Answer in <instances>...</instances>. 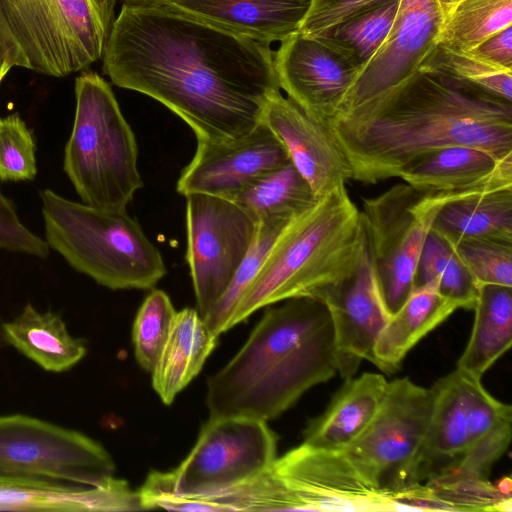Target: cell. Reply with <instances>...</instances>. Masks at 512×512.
Masks as SVG:
<instances>
[{
    "instance_id": "1",
    "label": "cell",
    "mask_w": 512,
    "mask_h": 512,
    "mask_svg": "<svg viewBox=\"0 0 512 512\" xmlns=\"http://www.w3.org/2000/svg\"><path fill=\"white\" fill-rule=\"evenodd\" d=\"M102 60L114 85L160 102L197 140L248 134L267 96L280 90L270 45L158 4L123 3Z\"/></svg>"
},
{
    "instance_id": "2",
    "label": "cell",
    "mask_w": 512,
    "mask_h": 512,
    "mask_svg": "<svg viewBox=\"0 0 512 512\" xmlns=\"http://www.w3.org/2000/svg\"><path fill=\"white\" fill-rule=\"evenodd\" d=\"M344 153L352 179L375 184L420 156L448 146L512 157V102L422 68L390 95L327 123Z\"/></svg>"
},
{
    "instance_id": "3",
    "label": "cell",
    "mask_w": 512,
    "mask_h": 512,
    "mask_svg": "<svg viewBox=\"0 0 512 512\" xmlns=\"http://www.w3.org/2000/svg\"><path fill=\"white\" fill-rule=\"evenodd\" d=\"M269 308L238 353L207 381L210 418L272 420L337 373L325 304L312 297Z\"/></svg>"
},
{
    "instance_id": "4",
    "label": "cell",
    "mask_w": 512,
    "mask_h": 512,
    "mask_svg": "<svg viewBox=\"0 0 512 512\" xmlns=\"http://www.w3.org/2000/svg\"><path fill=\"white\" fill-rule=\"evenodd\" d=\"M366 245L360 211L340 186L284 227L237 304L229 329L260 308L316 298L356 270Z\"/></svg>"
},
{
    "instance_id": "5",
    "label": "cell",
    "mask_w": 512,
    "mask_h": 512,
    "mask_svg": "<svg viewBox=\"0 0 512 512\" xmlns=\"http://www.w3.org/2000/svg\"><path fill=\"white\" fill-rule=\"evenodd\" d=\"M40 197L45 241L76 271L112 290L150 289L166 274L160 251L126 209L78 203L50 189Z\"/></svg>"
},
{
    "instance_id": "6",
    "label": "cell",
    "mask_w": 512,
    "mask_h": 512,
    "mask_svg": "<svg viewBox=\"0 0 512 512\" xmlns=\"http://www.w3.org/2000/svg\"><path fill=\"white\" fill-rule=\"evenodd\" d=\"M431 390L433 410L414 463V484L437 477L488 479L510 444L511 406L457 368Z\"/></svg>"
},
{
    "instance_id": "7",
    "label": "cell",
    "mask_w": 512,
    "mask_h": 512,
    "mask_svg": "<svg viewBox=\"0 0 512 512\" xmlns=\"http://www.w3.org/2000/svg\"><path fill=\"white\" fill-rule=\"evenodd\" d=\"M117 0H0V52L6 63L52 77L102 58Z\"/></svg>"
},
{
    "instance_id": "8",
    "label": "cell",
    "mask_w": 512,
    "mask_h": 512,
    "mask_svg": "<svg viewBox=\"0 0 512 512\" xmlns=\"http://www.w3.org/2000/svg\"><path fill=\"white\" fill-rule=\"evenodd\" d=\"M76 110L63 168L82 203L126 209L143 181L138 145L111 86L94 72L75 80Z\"/></svg>"
},
{
    "instance_id": "9",
    "label": "cell",
    "mask_w": 512,
    "mask_h": 512,
    "mask_svg": "<svg viewBox=\"0 0 512 512\" xmlns=\"http://www.w3.org/2000/svg\"><path fill=\"white\" fill-rule=\"evenodd\" d=\"M479 194L417 189L396 184L363 199L360 212L380 292L390 315L413 288L417 262L433 221L448 202Z\"/></svg>"
},
{
    "instance_id": "10",
    "label": "cell",
    "mask_w": 512,
    "mask_h": 512,
    "mask_svg": "<svg viewBox=\"0 0 512 512\" xmlns=\"http://www.w3.org/2000/svg\"><path fill=\"white\" fill-rule=\"evenodd\" d=\"M277 438L267 421L210 418L186 459L173 471L151 472L141 488L200 496L250 481L273 467Z\"/></svg>"
},
{
    "instance_id": "11",
    "label": "cell",
    "mask_w": 512,
    "mask_h": 512,
    "mask_svg": "<svg viewBox=\"0 0 512 512\" xmlns=\"http://www.w3.org/2000/svg\"><path fill=\"white\" fill-rule=\"evenodd\" d=\"M431 388L409 378L389 382L375 417L342 452L375 488L395 497L417 485L413 467L430 423Z\"/></svg>"
},
{
    "instance_id": "12",
    "label": "cell",
    "mask_w": 512,
    "mask_h": 512,
    "mask_svg": "<svg viewBox=\"0 0 512 512\" xmlns=\"http://www.w3.org/2000/svg\"><path fill=\"white\" fill-rule=\"evenodd\" d=\"M114 471L109 453L79 432L24 415L0 416V478L97 486Z\"/></svg>"
},
{
    "instance_id": "13",
    "label": "cell",
    "mask_w": 512,
    "mask_h": 512,
    "mask_svg": "<svg viewBox=\"0 0 512 512\" xmlns=\"http://www.w3.org/2000/svg\"><path fill=\"white\" fill-rule=\"evenodd\" d=\"M258 224L234 201L186 196V253L197 311L203 318L220 299L247 255Z\"/></svg>"
},
{
    "instance_id": "14",
    "label": "cell",
    "mask_w": 512,
    "mask_h": 512,
    "mask_svg": "<svg viewBox=\"0 0 512 512\" xmlns=\"http://www.w3.org/2000/svg\"><path fill=\"white\" fill-rule=\"evenodd\" d=\"M443 23L437 0H400L387 37L359 70L339 115L390 95L410 81L436 49Z\"/></svg>"
},
{
    "instance_id": "15",
    "label": "cell",
    "mask_w": 512,
    "mask_h": 512,
    "mask_svg": "<svg viewBox=\"0 0 512 512\" xmlns=\"http://www.w3.org/2000/svg\"><path fill=\"white\" fill-rule=\"evenodd\" d=\"M272 469L303 511H398L395 495L371 485L342 451L302 443Z\"/></svg>"
},
{
    "instance_id": "16",
    "label": "cell",
    "mask_w": 512,
    "mask_h": 512,
    "mask_svg": "<svg viewBox=\"0 0 512 512\" xmlns=\"http://www.w3.org/2000/svg\"><path fill=\"white\" fill-rule=\"evenodd\" d=\"M280 90L307 114L328 123L342 111L359 64L327 36L296 32L274 52Z\"/></svg>"
},
{
    "instance_id": "17",
    "label": "cell",
    "mask_w": 512,
    "mask_h": 512,
    "mask_svg": "<svg viewBox=\"0 0 512 512\" xmlns=\"http://www.w3.org/2000/svg\"><path fill=\"white\" fill-rule=\"evenodd\" d=\"M290 162L276 135L262 122L229 140H197L196 152L176 184L179 194L232 199L256 177Z\"/></svg>"
},
{
    "instance_id": "18",
    "label": "cell",
    "mask_w": 512,
    "mask_h": 512,
    "mask_svg": "<svg viewBox=\"0 0 512 512\" xmlns=\"http://www.w3.org/2000/svg\"><path fill=\"white\" fill-rule=\"evenodd\" d=\"M334 332L337 373L347 380L363 360L372 361L375 343L390 318L378 285L368 244L356 270L323 290Z\"/></svg>"
},
{
    "instance_id": "19",
    "label": "cell",
    "mask_w": 512,
    "mask_h": 512,
    "mask_svg": "<svg viewBox=\"0 0 512 512\" xmlns=\"http://www.w3.org/2000/svg\"><path fill=\"white\" fill-rule=\"evenodd\" d=\"M261 122L281 141L316 200L352 179L350 165L328 124L307 114L280 90L267 96Z\"/></svg>"
},
{
    "instance_id": "20",
    "label": "cell",
    "mask_w": 512,
    "mask_h": 512,
    "mask_svg": "<svg viewBox=\"0 0 512 512\" xmlns=\"http://www.w3.org/2000/svg\"><path fill=\"white\" fill-rule=\"evenodd\" d=\"M311 0H168L158 4L228 33L270 45L299 31Z\"/></svg>"
},
{
    "instance_id": "21",
    "label": "cell",
    "mask_w": 512,
    "mask_h": 512,
    "mask_svg": "<svg viewBox=\"0 0 512 512\" xmlns=\"http://www.w3.org/2000/svg\"><path fill=\"white\" fill-rule=\"evenodd\" d=\"M398 177L421 190L491 192L512 187V157L498 158L471 146H448L415 159Z\"/></svg>"
},
{
    "instance_id": "22",
    "label": "cell",
    "mask_w": 512,
    "mask_h": 512,
    "mask_svg": "<svg viewBox=\"0 0 512 512\" xmlns=\"http://www.w3.org/2000/svg\"><path fill=\"white\" fill-rule=\"evenodd\" d=\"M0 510L8 511H137L144 510L138 491L125 480L97 486L0 478Z\"/></svg>"
},
{
    "instance_id": "23",
    "label": "cell",
    "mask_w": 512,
    "mask_h": 512,
    "mask_svg": "<svg viewBox=\"0 0 512 512\" xmlns=\"http://www.w3.org/2000/svg\"><path fill=\"white\" fill-rule=\"evenodd\" d=\"M388 385L383 375L372 372L347 379L326 410L310 422L303 443L324 450H344L371 423Z\"/></svg>"
},
{
    "instance_id": "24",
    "label": "cell",
    "mask_w": 512,
    "mask_h": 512,
    "mask_svg": "<svg viewBox=\"0 0 512 512\" xmlns=\"http://www.w3.org/2000/svg\"><path fill=\"white\" fill-rule=\"evenodd\" d=\"M457 309L435 283L413 286L382 329L371 362L387 374L397 372L408 352Z\"/></svg>"
},
{
    "instance_id": "25",
    "label": "cell",
    "mask_w": 512,
    "mask_h": 512,
    "mask_svg": "<svg viewBox=\"0 0 512 512\" xmlns=\"http://www.w3.org/2000/svg\"><path fill=\"white\" fill-rule=\"evenodd\" d=\"M138 492L144 510L303 511L272 468L250 481L200 496H181L143 488Z\"/></svg>"
},
{
    "instance_id": "26",
    "label": "cell",
    "mask_w": 512,
    "mask_h": 512,
    "mask_svg": "<svg viewBox=\"0 0 512 512\" xmlns=\"http://www.w3.org/2000/svg\"><path fill=\"white\" fill-rule=\"evenodd\" d=\"M218 336L206 326L197 310L176 312L166 343L152 370V386L163 403L171 404L202 369Z\"/></svg>"
},
{
    "instance_id": "27",
    "label": "cell",
    "mask_w": 512,
    "mask_h": 512,
    "mask_svg": "<svg viewBox=\"0 0 512 512\" xmlns=\"http://www.w3.org/2000/svg\"><path fill=\"white\" fill-rule=\"evenodd\" d=\"M2 332L5 343L46 371L69 370L86 354L83 341L68 333L59 315L39 312L31 304L12 321L2 323Z\"/></svg>"
},
{
    "instance_id": "28",
    "label": "cell",
    "mask_w": 512,
    "mask_h": 512,
    "mask_svg": "<svg viewBox=\"0 0 512 512\" xmlns=\"http://www.w3.org/2000/svg\"><path fill=\"white\" fill-rule=\"evenodd\" d=\"M473 310V328L456 368L481 379L511 347L512 287L480 286Z\"/></svg>"
},
{
    "instance_id": "29",
    "label": "cell",
    "mask_w": 512,
    "mask_h": 512,
    "mask_svg": "<svg viewBox=\"0 0 512 512\" xmlns=\"http://www.w3.org/2000/svg\"><path fill=\"white\" fill-rule=\"evenodd\" d=\"M431 230L449 243L467 238L512 242V187L446 203L436 215Z\"/></svg>"
},
{
    "instance_id": "30",
    "label": "cell",
    "mask_w": 512,
    "mask_h": 512,
    "mask_svg": "<svg viewBox=\"0 0 512 512\" xmlns=\"http://www.w3.org/2000/svg\"><path fill=\"white\" fill-rule=\"evenodd\" d=\"M231 200L257 224L290 221L317 201L310 185L291 161L256 177Z\"/></svg>"
},
{
    "instance_id": "31",
    "label": "cell",
    "mask_w": 512,
    "mask_h": 512,
    "mask_svg": "<svg viewBox=\"0 0 512 512\" xmlns=\"http://www.w3.org/2000/svg\"><path fill=\"white\" fill-rule=\"evenodd\" d=\"M512 26V0H460L445 17L437 48L471 51Z\"/></svg>"
},
{
    "instance_id": "32",
    "label": "cell",
    "mask_w": 512,
    "mask_h": 512,
    "mask_svg": "<svg viewBox=\"0 0 512 512\" xmlns=\"http://www.w3.org/2000/svg\"><path fill=\"white\" fill-rule=\"evenodd\" d=\"M435 283L439 291L459 308L473 309L479 287L451 244L430 230L424 241L413 286Z\"/></svg>"
},
{
    "instance_id": "33",
    "label": "cell",
    "mask_w": 512,
    "mask_h": 512,
    "mask_svg": "<svg viewBox=\"0 0 512 512\" xmlns=\"http://www.w3.org/2000/svg\"><path fill=\"white\" fill-rule=\"evenodd\" d=\"M292 220V219H291ZM289 221L258 223L254 241L220 299L203 317L208 329L216 336L229 330V322L241 297L255 278L274 241Z\"/></svg>"
},
{
    "instance_id": "34",
    "label": "cell",
    "mask_w": 512,
    "mask_h": 512,
    "mask_svg": "<svg viewBox=\"0 0 512 512\" xmlns=\"http://www.w3.org/2000/svg\"><path fill=\"white\" fill-rule=\"evenodd\" d=\"M422 68L435 70L468 87L512 102V69L486 61L471 51L437 48Z\"/></svg>"
},
{
    "instance_id": "35",
    "label": "cell",
    "mask_w": 512,
    "mask_h": 512,
    "mask_svg": "<svg viewBox=\"0 0 512 512\" xmlns=\"http://www.w3.org/2000/svg\"><path fill=\"white\" fill-rule=\"evenodd\" d=\"M399 4L400 0H387L346 19L323 36L329 37L348 51L361 69L383 44L395 20Z\"/></svg>"
},
{
    "instance_id": "36",
    "label": "cell",
    "mask_w": 512,
    "mask_h": 512,
    "mask_svg": "<svg viewBox=\"0 0 512 512\" xmlns=\"http://www.w3.org/2000/svg\"><path fill=\"white\" fill-rule=\"evenodd\" d=\"M176 310L162 290L151 291L140 306L132 330L135 357L152 372L170 333Z\"/></svg>"
},
{
    "instance_id": "37",
    "label": "cell",
    "mask_w": 512,
    "mask_h": 512,
    "mask_svg": "<svg viewBox=\"0 0 512 512\" xmlns=\"http://www.w3.org/2000/svg\"><path fill=\"white\" fill-rule=\"evenodd\" d=\"M450 244L478 287H512V242L467 238Z\"/></svg>"
},
{
    "instance_id": "38",
    "label": "cell",
    "mask_w": 512,
    "mask_h": 512,
    "mask_svg": "<svg viewBox=\"0 0 512 512\" xmlns=\"http://www.w3.org/2000/svg\"><path fill=\"white\" fill-rule=\"evenodd\" d=\"M35 141L18 113L0 117V180L30 181L37 174Z\"/></svg>"
},
{
    "instance_id": "39",
    "label": "cell",
    "mask_w": 512,
    "mask_h": 512,
    "mask_svg": "<svg viewBox=\"0 0 512 512\" xmlns=\"http://www.w3.org/2000/svg\"><path fill=\"white\" fill-rule=\"evenodd\" d=\"M387 0H311L299 32L310 37L327 34L335 26Z\"/></svg>"
},
{
    "instance_id": "40",
    "label": "cell",
    "mask_w": 512,
    "mask_h": 512,
    "mask_svg": "<svg viewBox=\"0 0 512 512\" xmlns=\"http://www.w3.org/2000/svg\"><path fill=\"white\" fill-rule=\"evenodd\" d=\"M0 249L46 258L50 247L47 242L24 226L12 201L0 191ZM0 322V345L4 344Z\"/></svg>"
},
{
    "instance_id": "41",
    "label": "cell",
    "mask_w": 512,
    "mask_h": 512,
    "mask_svg": "<svg viewBox=\"0 0 512 512\" xmlns=\"http://www.w3.org/2000/svg\"><path fill=\"white\" fill-rule=\"evenodd\" d=\"M471 52L495 65L512 69V26L492 35Z\"/></svg>"
},
{
    "instance_id": "42",
    "label": "cell",
    "mask_w": 512,
    "mask_h": 512,
    "mask_svg": "<svg viewBox=\"0 0 512 512\" xmlns=\"http://www.w3.org/2000/svg\"><path fill=\"white\" fill-rule=\"evenodd\" d=\"M498 490L506 495L511 496V490H512V482L509 477L502 478L497 484H496Z\"/></svg>"
},
{
    "instance_id": "43",
    "label": "cell",
    "mask_w": 512,
    "mask_h": 512,
    "mask_svg": "<svg viewBox=\"0 0 512 512\" xmlns=\"http://www.w3.org/2000/svg\"><path fill=\"white\" fill-rule=\"evenodd\" d=\"M459 1L460 0H437L444 15V19Z\"/></svg>"
},
{
    "instance_id": "44",
    "label": "cell",
    "mask_w": 512,
    "mask_h": 512,
    "mask_svg": "<svg viewBox=\"0 0 512 512\" xmlns=\"http://www.w3.org/2000/svg\"><path fill=\"white\" fill-rule=\"evenodd\" d=\"M123 3L131 5H145V4H161L168 0H120Z\"/></svg>"
},
{
    "instance_id": "45",
    "label": "cell",
    "mask_w": 512,
    "mask_h": 512,
    "mask_svg": "<svg viewBox=\"0 0 512 512\" xmlns=\"http://www.w3.org/2000/svg\"><path fill=\"white\" fill-rule=\"evenodd\" d=\"M10 69L11 67L6 63L3 55L0 52V83Z\"/></svg>"
}]
</instances>
